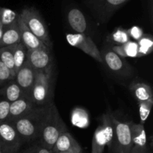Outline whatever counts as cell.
<instances>
[{
	"label": "cell",
	"instance_id": "6da1fadb",
	"mask_svg": "<svg viewBox=\"0 0 153 153\" xmlns=\"http://www.w3.org/2000/svg\"><path fill=\"white\" fill-rule=\"evenodd\" d=\"M52 104V102L46 105H35L25 116L10 123L17 131L22 143L31 142L39 138Z\"/></svg>",
	"mask_w": 153,
	"mask_h": 153
},
{
	"label": "cell",
	"instance_id": "7a4b0ae2",
	"mask_svg": "<svg viewBox=\"0 0 153 153\" xmlns=\"http://www.w3.org/2000/svg\"><path fill=\"white\" fill-rule=\"evenodd\" d=\"M66 131H67V126L60 116L57 107L52 103L39 136L40 143L52 150L60 135Z\"/></svg>",
	"mask_w": 153,
	"mask_h": 153
},
{
	"label": "cell",
	"instance_id": "3957f363",
	"mask_svg": "<svg viewBox=\"0 0 153 153\" xmlns=\"http://www.w3.org/2000/svg\"><path fill=\"white\" fill-rule=\"evenodd\" d=\"M28 29L49 49H52V43L49 37V31L44 20L38 10L34 7H25L19 14Z\"/></svg>",
	"mask_w": 153,
	"mask_h": 153
},
{
	"label": "cell",
	"instance_id": "277c9868",
	"mask_svg": "<svg viewBox=\"0 0 153 153\" xmlns=\"http://www.w3.org/2000/svg\"><path fill=\"white\" fill-rule=\"evenodd\" d=\"M51 77L52 73L37 72L34 85L28 97L37 106L51 103Z\"/></svg>",
	"mask_w": 153,
	"mask_h": 153
},
{
	"label": "cell",
	"instance_id": "5b68a950",
	"mask_svg": "<svg viewBox=\"0 0 153 153\" xmlns=\"http://www.w3.org/2000/svg\"><path fill=\"white\" fill-rule=\"evenodd\" d=\"M128 1L129 0H85V4L97 20L105 23Z\"/></svg>",
	"mask_w": 153,
	"mask_h": 153
},
{
	"label": "cell",
	"instance_id": "8992f818",
	"mask_svg": "<svg viewBox=\"0 0 153 153\" xmlns=\"http://www.w3.org/2000/svg\"><path fill=\"white\" fill-rule=\"evenodd\" d=\"M114 126V136L110 149L111 153H130L133 143L129 122H122L115 117Z\"/></svg>",
	"mask_w": 153,
	"mask_h": 153
},
{
	"label": "cell",
	"instance_id": "52a82bcc",
	"mask_svg": "<svg viewBox=\"0 0 153 153\" xmlns=\"http://www.w3.org/2000/svg\"><path fill=\"white\" fill-rule=\"evenodd\" d=\"M22 141L14 127L6 121L0 122V149L3 153H17Z\"/></svg>",
	"mask_w": 153,
	"mask_h": 153
},
{
	"label": "cell",
	"instance_id": "ba28073f",
	"mask_svg": "<svg viewBox=\"0 0 153 153\" xmlns=\"http://www.w3.org/2000/svg\"><path fill=\"white\" fill-rule=\"evenodd\" d=\"M66 39L70 46L81 49L98 62L103 63L100 49L91 37L85 34L68 33L66 34Z\"/></svg>",
	"mask_w": 153,
	"mask_h": 153
},
{
	"label": "cell",
	"instance_id": "9c48e42d",
	"mask_svg": "<svg viewBox=\"0 0 153 153\" xmlns=\"http://www.w3.org/2000/svg\"><path fill=\"white\" fill-rule=\"evenodd\" d=\"M26 61L36 72L52 73V58L48 48L27 50Z\"/></svg>",
	"mask_w": 153,
	"mask_h": 153
},
{
	"label": "cell",
	"instance_id": "30bf717a",
	"mask_svg": "<svg viewBox=\"0 0 153 153\" xmlns=\"http://www.w3.org/2000/svg\"><path fill=\"white\" fill-rule=\"evenodd\" d=\"M100 53L102 62L111 71L122 76H128L131 74V69L129 64L123 58L115 53L111 48H104Z\"/></svg>",
	"mask_w": 153,
	"mask_h": 153
},
{
	"label": "cell",
	"instance_id": "8fae6325",
	"mask_svg": "<svg viewBox=\"0 0 153 153\" xmlns=\"http://www.w3.org/2000/svg\"><path fill=\"white\" fill-rule=\"evenodd\" d=\"M36 75L37 72L30 66L27 61H25L23 65L17 70L15 74L13 79L27 97L29 96L30 91L35 80Z\"/></svg>",
	"mask_w": 153,
	"mask_h": 153
},
{
	"label": "cell",
	"instance_id": "7c38bea8",
	"mask_svg": "<svg viewBox=\"0 0 153 153\" xmlns=\"http://www.w3.org/2000/svg\"><path fill=\"white\" fill-rule=\"evenodd\" d=\"M34 106L35 105L33 104L29 97L27 96H23L16 101L10 103L8 116L6 122L10 123L13 121L17 120L32 110Z\"/></svg>",
	"mask_w": 153,
	"mask_h": 153
},
{
	"label": "cell",
	"instance_id": "4fadbf2b",
	"mask_svg": "<svg viewBox=\"0 0 153 153\" xmlns=\"http://www.w3.org/2000/svg\"><path fill=\"white\" fill-rule=\"evenodd\" d=\"M53 153H82V148L77 140L68 131L63 133L58 137L52 149Z\"/></svg>",
	"mask_w": 153,
	"mask_h": 153
},
{
	"label": "cell",
	"instance_id": "5bb4252c",
	"mask_svg": "<svg viewBox=\"0 0 153 153\" xmlns=\"http://www.w3.org/2000/svg\"><path fill=\"white\" fill-rule=\"evenodd\" d=\"M18 27H19V34H20L21 43L25 46L27 50L37 49H44L47 48L25 25L21 18H18ZM49 49V48H48Z\"/></svg>",
	"mask_w": 153,
	"mask_h": 153
},
{
	"label": "cell",
	"instance_id": "9a60e30c",
	"mask_svg": "<svg viewBox=\"0 0 153 153\" xmlns=\"http://www.w3.org/2000/svg\"><path fill=\"white\" fill-rule=\"evenodd\" d=\"M67 20L72 29L76 34H85L88 28V22L85 14L77 7L69 10L67 13Z\"/></svg>",
	"mask_w": 153,
	"mask_h": 153
},
{
	"label": "cell",
	"instance_id": "2e32d148",
	"mask_svg": "<svg viewBox=\"0 0 153 153\" xmlns=\"http://www.w3.org/2000/svg\"><path fill=\"white\" fill-rule=\"evenodd\" d=\"M21 43L20 34L17 22L4 27L2 36L0 39V48L12 46Z\"/></svg>",
	"mask_w": 153,
	"mask_h": 153
},
{
	"label": "cell",
	"instance_id": "e0dca14e",
	"mask_svg": "<svg viewBox=\"0 0 153 153\" xmlns=\"http://www.w3.org/2000/svg\"><path fill=\"white\" fill-rule=\"evenodd\" d=\"M23 96L25 95L14 79L8 81L0 88V97L10 103L16 101Z\"/></svg>",
	"mask_w": 153,
	"mask_h": 153
},
{
	"label": "cell",
	"instance_id": "ac0fdd59",
	"mask_svg": "<svg viewBox=\"0 0 153 153\" xmlns=\"http://www.w3.org/2000/svg\"><path fill=\"white\" fill-rule=\"evenodd\" d=\"M114 119L115 117L111 112H107L104 114L100 118V124L102 128L103 133L105 136L106 141H107V146L109 150L111 148L112 142L114 136Z\"/></svg>",
	"mask_w": 153,
	"mask_h": 153
},
{
	"label": "cell",
	"instance_id": "d6986e66",
	"mask_svg": "<svg viewBox=\"0 0 153 153\" xmlns=\"http://www.w3.org/2000/svg\"><path fill=\"white\" fill-rule=\"evenodd\" d=\"M129 127L133 146L141 147L147 146L146 131L143 124L129 122Z\"/></svg>",
	"mask_w": 153,
	"mask_h": 153
},
{
	"label": "cell",
	"instance_id": "ffe728a7",
	"mask_svg": "<svg viewBox=\"0 0 153 153\" xmlns=\"http://www.w3.org/2000/svg\"><path fill=\"white\" fill-rule=\"evenodd\" d=\"M111 49L122 58H139L138 46L136 41L127 42L123 45L114 46Z\"/></svg>",
	"mask_w": 153,
	"mask_h": 153
},
{
	"label": "cell",
	"instance_id": "44dd1931",
	"mask_svg": "<svg viewBox=\"0 0 153 153\" xmlns=\"http://www.w3.org/2000/svg\"><path fill=\"white\" fill-rule=\"evenodd\" d=\"M133 96L139 102L148 101L153 99L152 88L148 85L143 83L134 84L130 88Z\"/></svg>",
	"mask_w": 153,
	"mask_h": 153
},
{
	"label": "cell",
	"instance_id": "7402d4cb",
	"mask_svg": "<svg viewBox=\"0 0 153 153\" xmlns=\"http://www.w3.org/2000/svg\"><path fill=\"white\" fill-rule=\"evenodd\" d=\"M107 146L105 136L103 133L101 126L99 125L95 130L92 140L91 153H103Z\"/></svg>",
	"mask_w": 153,
	"mask_h": 153
},
{
	"label": "cell",
	"instance_id": "603a6c76",
	"mask_svg": "<svg viewBox=\"0 0 153 153\" xmlns=\"http://www.w3.org/2000/svg\"><path fill=\"white\" fill-rule=\"evenodd\" d=\"M11 49L13 52V61H14L15 72L16 73L26 61L27 49L22 43H20L12 46Z\"/></svg>",
	"mask_w": 153,
	"mask_h": 153
},
{
	"label": "cell",
	"instance_id": "cb8c5ba5",
	"mask_svg": "<svg viewBox=\"0 0 153 153\" xmlns=\"http://www.w3.org/2000/svg\"><path fill=\"white\" fill-rule=\"evenodd\" d=\"M0 61L8 68L11 73L12 76L14 79L16 72H15L14 61H13L11 46L0 48Z\"/></svg>",
	"mask_w": 153,
	"mask_h": 153
},
{
	"label": "cell",
	"instance_id": "d4e9b609",
	"mask_svg": "<svg viewBox=\"0 0 153 153\" xmlns=\"http://www.w3.org/2000/svg\"><path fill=\"white\" fill-rule=\"evenodd\" d=\"M19 14L7 7H0V22L4 27L8 26L17 22Z\"/></svg>",
	"mask_w": 153,
	"mask_h": 153
},
{
	"label": "cell",
	"instance_id": "484cf974",
	"mask_svg": "<svg viewBox=\"0 0 153 153\" xmlns=\"http://www.w3.org/2000/svg\"><path fill=\"white\" fill-rule=\"evenodd\" d=\"M138 46L139 57H143L150 54L153 50V39L150 34H143L137 42Z\"/></svg>",
	"mask_w": 153,
	"mask_h": 153
},
{
	"label": "cell",
	"instance_id": "4316f807",
	"mask_svg": "<svg viewBox=\"0 0 153 153\" xmlns=\"http://www.w3.org/2000/svg\"><path fill=\"white\" fill-rule=\"evenodd\" d=\"M109 42L114 44H117V46L119 45H123L124 43H126L127 42L130 41V38L128 33L127 31V29L123 28H117L113 31L111 34L108 37Z\"/></svg>",
	"mask_w": 153,
	"mask_h": 153
},
{
	"label": "cell",
	"instance_id": "83f0119b",
	"mask_svg": "<svg viewBox=\"0 0 153 153\" xmlns=\"http://www.w3.org/2000/svg\"><path fill=\"white\" fill-rule=\"evenodd\" d=\"M139 116H140V123L144 124V123L147 120L148 117L150 114L151 109L153 105V99L148 101L139 102Z\"/></svg>",
	"mask_w": 153,
	"mask_h": 153
},
{
	"label": "cell",
	"instance_id": "f1b7e54d",
	"mask_svg": "<svg viewBox=\"0 0 153 153\" xmlns=\"http://www.w3.org/2000/svg\"><path fill=\"white\" fill-rule=\"evenodd\" d=\"M13 79L11 73L7 67L0 61V88L8 81Z\"/></svg>",
	"mask_w": 153,
	"mask_h": 153
},
{
	"label": "cell",
	"instance_id": "f546056e",
	"mask_svg": "<svg viewBox=\"0 0 153 153\" xmlns=\"http://www.w3.org/2000/svg\"><path fill=\"white\" fill-rule=\"evenodd\" d=\"M10 108V102L0 97V122L7 120Z\"/></svg>",
	"mask_w": 153,
	"mask_h": 153
},
{
	"label": "cell",
	"instance_id": "4dcf8cb0",
	"mask_svg": "<svg viewBox=\"0 0 153 153\" xmlns=\"http://www.w3.org/2000/svg\"><path fill=\"white\" fill-rule=\"evenodd\" d=\"M127 31H128L130 38H132L136 42L138 41L144 34L142 28L137 26V25H134V26L131 27L130 28L127 29Z\"/></svg>",
	"mask_w": 153,
	"mask_h": 153
},
{
	"label": "cell",
	"instance_id": "1f68e13d",
	"mask_svg": "<svg viewBox=\"0 0 153 153\" xmlns=\"http://www.w3.org/2000/svg\"><path fill=\"white\" fill-rule=\"evenodd\" d=\"M22 153H53L51 149L45 147L44 146L40 143V144L34 145L28 148L26 150L24 151Z\"/></svg>",
	"mask_w": 153,
	"mask_h": 153
},
{
	"label": "cell",
	"instance_id": "d6a6232c",
	"mask_svg": "<svg viewBox=\"0 0 153 153\" xmlns=\"http://www.w3.org/2000/svg\"><path fill=\"white\" fill-rule=\"evenodd\" d=\"M130 153H150L148 146H133L132 149Z\"/></svg>",
	"mask_w": 153,
	"mask_h": 153
},
{
	"label": "cell",
	"instance_id": "836d02e7",
	"mask_svg": "<svg viewBox=\"0 0 153 153\" xmlns=\"http://www.w3.org/2000/svg\"><path fill=\"white\" fill-rule=\"evenodd\" d=\"M3 31H4V26L2 25V24L0 22V39H1V36H2Z\"/></svg>",
	"mask_w": 153,
	"mask_h": 153
},
{
	"label": "cell",
	"instance_id": "e575fe53",
	"mask_svg": "<svg viewBox=\"0 0 153 153\" xmlns=\"http://www.w3.org/2000/svg\"><path fill=\"white\" fill-rule=\"evenodd\" d=\"M61 153H73V152H61Z\"/></svg>",
	"mask_w": 153,
	"mask_h": 153
},
{
	"label": "cell",
	"instance_id": "d590c367",
	"mask_svg": "<svg viewBox=\"0 0 153 153\" xmlns=\"http://www.w3.org/2000/svg\"><path fill=\"white\" fill-rule=\"evenodd\" d=\"M0 153H3V152L1 151V149H0Z\"/></svg>",
	"mask_w": 153,
	"mask_h": 153
}]
</instances>
